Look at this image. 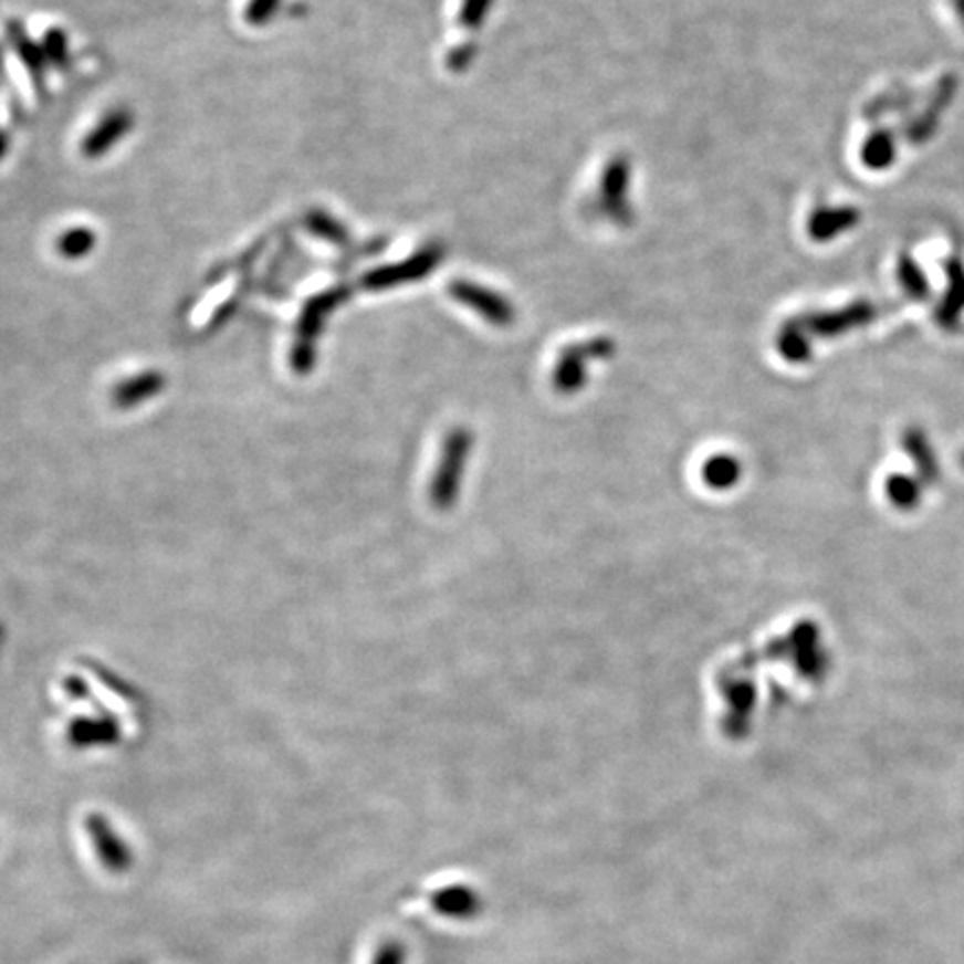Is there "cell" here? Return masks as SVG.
Masks as SVG:
<instances>
[{"label": "cell", "instance_id": "277c9868", "mask_svg": "<svg viewBox=\"0 0 964 964\" xmlns=\"http://www.w3.org/2000/svg\"><path fill=\"white\" fill-rule=\"evenodd\" d=\"M895 157V144L891 139L889 133H876L873 137H869L865 150H862V159L869 168L876 170H884L893 164Z\"/></svg>", "mask_w": 964, "mask_h": 964}, {"label": "cell", "instance_id": "30bf717a", "mask_svg": "<svg viewBox=\"0 0 964 964\" xmlns=\"http://www.w3.org/2000/svg\"><path fill=\"white\" fill-rule=\"evenodd\" d=\"M955 3V10H957V17L962 19V23H964V0H953Z\"/></svg>", "mask_w": 964, "mask_h": 964}, {"label": "cell", "instance_id": "7a4b0ae2", "mask_svg": "<svg viewBox=\"0 0 964 964\" xmlns=\"http://www.w3.org/2000/svg\"><path fill=\"white\" fill-rule=\"evenodd\" d=\"M67 740L72 746L76 748H87V746H109L118 742V726L116 721L109 716L103 719H78L74 721L70 731H67Z\"/></svg>", "mask_w": 964, "mask_h": 964}, {"label": "cell", "instance_id": "ba28073f", "mask_svg": "<svg viewBox=\"0 0 964 964\" xmlns=\"http://www.w3.org/2000/svg\"><path fill=\"white\" fill-rule=\"evenodd\" d=\"M907 449H909V453H913L915 455V460H918V464H920V469L924 471V473H935V460H933V455H931V451H929V447L924 444V440H922V436L920 433H911V436H907Z\"/></svg>", "mask_w": 964, "mask_h": 964}, {"label": "cell", "instance_id": "52a82bcc", "mask_svg": "<svg viewBox=\"0 0 964 964\" xmlns=\"http://www.w3.org/2000/svg\"><path fill=\"white\" fill-rule=\"evenodd\" d=\"M887 492H889L891 503H895V505L902 507V510L915 507V503H918V499H920L918 485H915V482H913L911 478H907V475H895V478H891V480H889V485H887Z\"/></svg>", "mask_w": 964, "mask_h": 964}, {"label": "cell", "instance_id": "8992f818", "mask_svg": "<svg viewBox=\"0 0 964 964\" xmlns=\"http://www.w3.org/2000/svg\"><path fill=\"white\" fill-rule=\"evenodd\" d=\"M898 269H900V271H898V277H900L904 291H907L911 297H915V300H924V297L929 295V282H926L924 273L920 271V266H918L913 260L902 258Z\"/></svg>", "mask_w": 964, "mask_h": 964}, {"label": "cell", "instance_id": "6da1fadb", "mask_svg": "<svg viewBox=\"0 0 964 964\" xmlns=\"http://www.w3.org/2000/svg\"><path fill=\"white\" fill-rule=\"evenodd\" d=\"M85 832L92 841L94 853L101 862V867L109 873H128L135 865V853L130 849V843L120 837L114 826L109 824V819L101 813H90L83 821Z\"/></svg>", "mask_w": 964, "mask_h": 964}, {"label": "cell", "instance_id": "5b68a950", "mask_svg": "<svg viewBox=\"0 0 964 964\" xmlns=\"http://www.w3.org/2000/svg\"><path fill=\"white\" fill-rule=\"evenodd\" d=\"M858 219H860V214L856 210H828V212L815 217L813 234L819 239H828V237L837 234V230L841 232V230L851 228Z\"/></svg>", "mask_w": 964, "mask_h": 964}, {"label": "cell", "instance_id": "3957f363", "mask_svg": "<svg viewBox=\"0 0 964 964\" xmlns=\"http://www.w3.org/2000/svg\"><path fill=\"white\" fill-rule=\"evenodd\" d=\"M433 907L438 913L442 915H453V918H469L480 909V898L464 887H453V889H442L433 895Z\"/></svg>", "mask_w": 964, "mask_h": 964}, {"label": "cell", "instance_id": "9c48e42d", "mask_svg": "<svg viewBox=\"0 0 964 964\" xmlns=\"http://www.w3.org/2000/svg\"><path fill=\"white\" fill-rule=\"evenodd\" d=\"M405 962H407L405 944L398 940H387L380 944L371 964H405Z\"/></svg>", "mask_w": 964, "mask_h": 964}]
</instances>
